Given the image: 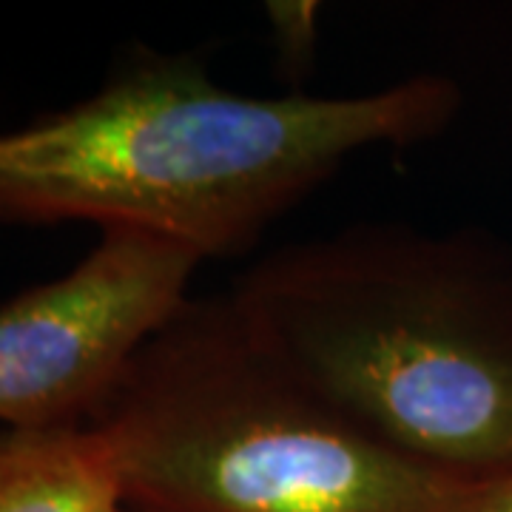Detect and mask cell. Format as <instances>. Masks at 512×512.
Masks as SVG:
<instances>
[{"label":"cell","mask_w":512,"mask_h":512,"mask_svg":"<svg viewBox=\"0 0 512 512\" xmlns=\"http://www.w3.org/2000/svg\"><path fill=\"white\" fill-rule=\"evenodd\" d=\"M458 109L441 74L256 97L191 55L143 52L89 100L0 134V222H94L202 262L239 256L353 154L433 140Z\"/></svg>","instance_id":"cell-1"},{"label":"cell","mask_w":512,"mask_h":512,"mask_svg":"<svg viewBox=\"0 0 512 512\" xmlns=\"http://www.w3.org/2000/svg\"><path fill=\"white\" fill-rule=\"evenodd\" d=\"M228 296L390 453L470 487L512 470V248L362 222L265 254Z\"/></svg>","instance_id":"cell-2"},{"label":"cell","mask_w":512,"mask_h":512,"mask_svg":"<svg viewBox=\"0 0 512 512\" xmlns=\"http://www.w3.org/2000/svg\"><path fill=\"white\" fill-rule=\"evenodd\" d=\"M89 427L126 512H458L470 493L356 430L228 293L188 296Z\"/></svg>","instance_id":"cell-3"},{"label":"cell","mask_w":512,"mask_h":512,"mask_svg":"<svg viewBox=\"0 0 512 512\" xmlns=\"http://www.w3.org/2000/svg\"><path fill=\"white\" fill-rule=\"evenodd\" d=\"M200 256L103 231L69 274L0 305V427H89L134 353L188 299Z\"/></svg>","instance_id":"cell-4"},{"label":"cell","mask_w":512,"mask_h":512,"mask_svg":"<svg viewBox=\"0 0 512 512\" xmlns=\"http://www.w3.org/2000/svg\"><path fill=\"white\" fill-rule=\"evenodd\" d=\"M0 512H126V504L92 427H0Z\"/></svg>","instance_id":"cell-5"},{"label":"cell","mask_w":512,"mask_h":512,"mask_svg":"<svg viewBox=\"0 0 512 512\" xmlns=\"http://www.w3.org/2000/svg\"><path fill=\"white\" fill-rule=\"evenodd\" d=\"M268 23H271L279 66L291 77H302L313 66V55H316L319 3H308V0L268 3Z\"/></svg>","instance_id":"cell-6"},{"label":"cell","mask_w":512,"mask_h":512,"mask_svg":"<svg viewBox=\"0 0 512 512\" xmlns=\"http://www.w3.org/2000/svg\"><path fill=\"white\" fill-rule=\"evenodd\" d=\"M458 512H512V470L470 487Z\"/></svg>","instance_id":"cell-7"}]
</instances>
